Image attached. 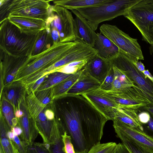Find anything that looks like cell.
Instances as JSON below:
<instances>
[{
    "instance_id": "49",
    "label": "cell",
    "mask_w": 153,
    "mask_h": 153,
    "mask_svg": "<svg viewBox=\"0 0 153 153\" xmlns=\"http://www.w3.org/2000/svg\"><path fill=\"white\" fill-rule=\"evenodd\" d=\"M23 114L24 112L20 108L17 110L15 112V116L17 119L22 117L23 116Z\"/></svg>"
},
{
    "instance_id": "23",
    "label": "cell",
    "mask_w": 153,
    "mask_h": 153,
    "mask_svg": "<svg viewBox=\"0 0 153 153\" xmlns=\"http://www.w3.org/2000/svg\"><path fill=\"white\" fill-rule=\"evenodd\" d=\"M45 110L41 112L34 120L38 133L42 137L44 143H48L52 133L54 120L47 119L45 114Z\"/></svg>"
},
{
    "instance_id": "52",
    "label": "cell",
    "mask_w": 153,
    "mask_h": 153,
    "mask_svg": "<svg viewBox=\"0 0 153 153\" xmlns=\"http://www.w3.org/2000/svg\"><path fill=\"white\" fill-rule=\"evenodd\" d=\"M150 50L151 53L153 55V43L151 45L150 47Z\"/></svg>"
},
{
    "instance_id": "29",
    "label": "cell",
    "mask_w": 153,
    "mask_h": 153,
    "mask_svg": "<svg viewBox=\"0 0 153 153\" xmlns=\"http://www.w3.org/2000/svg\"><path fill=\"white\" fill-rule=\"evenodd\" d=\"M26 94L27 95L25 97L29 117L34 120L47 107L36 97L33 92Z\"/></svg>"
},
{
    "instance_id": "43",
    "label": "cell",
    "mask_w": 153,
    "mask_h": 153,
    "mask_svg": "<svg viewBox=\"0 0 153 153\" xmlns=\"http://www.w3.org/2000/svg\"><path fill=\"white\" fill-rule=\"evenodd\" d=\"M50 27L51 30V35L54 44L60 42L59 35L58 31L53 27Z\"/></svg>"
},
{
    "instance_id": "4",
    "label": "cell",
    "mask_w": 153,
    "mask_h": 153,
    "mask_svg": "<svg viewBox=\"0 0 153 153\" xmlns=\"http://www.w3.org/2000/svg\"><path fill=\"white\" fill-rule=\"evenodd\" d=\"M141 0H112L96 6L76 10L88 21L94 31L101 22L124 16L129 9Z\"/></svg>"
},
{
    "instance_id": "18",
    "label": "cell",
    "mask_w": 153,
    "mask_h": 153,
    "mask_svg": "<svg viewBox=\"0 0 153 153\" xmlns=\"http://www.w3.org/2000/svg\"><path fill=\"white\" fill-rule=\"evenodd\" d=\"M26 94L25 86L20 82L16 81L4 88L0 97H3L10 103L15 112L20 109L21 104Z\"/></svg>"
},
{
    "instance_id": "12",
    "label": "cell",
    "mask_w": 153,
    "mask_h": 153,
    "mask_svg": "<svg viewBox=\"0 0 153 153\" xmlns=\"http://www.w3.org/2000/svg\"><path fill=\"white\" fill-rule=\"evenodd\" d=\"M113 126L118 138L134 142L153 153V136L116 120H113Z\"/></svg>"
},
{
    "instance_id": "6",
    "label": "cell",
    "mask_w": 153,
    "mask_h": 153,
    "mask_svg": "<svg viewBox=\"0 0 153 153\" xmlns=\"http://www.w3.org/2000/svg\"><path fill=\"white\" fill-rule=\"evenodd\" d=\"M124 16L138 29L143 40L153 43V0H141Z\"/></svg>"
},
{
    "instance_id": "28",
    "label": "cell",
    "mask_w": 153,
    "mask_h": 153,
    "mask_svg": "<svg viewBox=\"0 0 153 153\" xmlns=\"http://www.w3.org/2000/svg\"><path fill=\"white\" fill-rule=\"evenodd\" d=\"M112 67L114 79L110 91L123 90L138 86L120 70L115 67Z\"/></svg>"
},
{
    "instance_id": "22",
    "label": "cell",
    "mask_w": 153,
    "mask_h": 153,
    "mask_svg": "<svg viewBox=\"0 0 153 153\" xmlns=\"http://www.w3.org/2000/svg\"><path fill=\"white\" fill-rule=\"evenodd\" d=\"M112 0H61L52 1L55 5L71 10L100 5Z\"/></svg>"
},
{
    "instance_id": "9",
    "label": "cell",
    "mask_w": 153,
    "mask_h": 153,
    "mask_svg": "<svg viewBox=\"0 0 153 153\" xmlns=\"http://www.w3.org/2000/svg\"><path fill=\"white\" fill-rule=\"evenodd\" d=\"M108 59L112 66L120 70L139 86L153 103V82L131 60L120 51Z\"/></svg>"
},
{
    "instance_id": "54",
    "label": "cell",
    "mask_w": 153,
    "mask_h": 153,
    "mask_svg": "<svg viewBox=\"0 0 153 153\" xmlns=\"http://www.w3.org/2000/svg\"><path fill=\"white\" fill-rule=\"evenodd\" d=\"M17 153H19V152H17Z\"/></svg>"
},
{
    "instance_id": "40",
    "label": "cell",
    "mask_w": 153,
    "mask_h": 153,
    "mask_svg": "<svg viewBox=\"0 0 153 153\" xmlns=\"http://www.w3.org/2000/svg\"><path fill=\"white\" fill-rule=\"evenodd\" d=\"M13 140L16 148L19 153H26L27 146L17 136H15Z\"/></svg>"
},
{
    "instance_id": "45",
    "label": "cell",
    "mask_w": 153,
    "mask_h": 153,
    "mask_svg": "<svg viewBox=\"0 0 153 153\" xmlns=\"http://www.w3.org/2000/svg\"><path fill=\"white\" fill-rule=\"evenodd\" d=\"M11 131L13 133L15 136L21 135L23 131L22 128L19 126H16L11 129Z\"/></svg>"
},
{
    "instance_id": "51",
    "label": "cell",
    "mask_w": 153,
    "mask_h": 153,
    "mask_svg": "<svg viewBox=\"0 0 153 153\" xmlns=\"http://www.w3.org/2000/svg\"><path fill=\"white\" fill-rule=\"evenodd\" d=\"M7 135L10 140H13L15 136L11 131H8L7 132Z\"/></svg>"
},
{
    "instance_id": "15",
    "label": "cell",
    "mask_w": 153,
    "mask_h": 153,
    "mask_svg": "<svg viewBox=\"0 0 153 153\" xmlns=\"http://www.w3.org/2000/svg\"><path fill=\"white\" fill-rule=\"evenodd\" d=\"M112 67L108 59L97 54L88 60L83 69L101 84Z\"/></svg>"
},
{
    "instance_id": "32",
    "label": "cell",
    "mask_w": 153,
    "mask_h": 153,
    "mask_svg": "<svg viewBox=\"0 0 153 153\" xmlns=\"http://www.w3.org/2000/svg\"><path fill=\"white\" fill-rule=\"evenodd\" d=\"M90 59L74 61L61 67L55 72L68 74H74L81 71Z\"/></svg>"
},
{
    "instance_id": "11",
    "label": "cell",
    "mask_w": 153,
    "mask_h": 153,
    "mask_svg": "<svg viewBox=\"0 0 153 153\" xmlns=\"http://www.w3.org/2000/svg\"><path fill=\"white\" fill-rule=\"evenodd\" d=\"M0 94L4 88L14 81L19 69L30 56L17 57L12 56L1 50Z\"/></svg>"
},
{
    "instance_id": "46",
    "label": "cell",
    "mask_w": 153,
    "mask_h": 153,
    "mask_svg": "<svg viewBox=\"0 0 153 153\" xmlns=\"http://www.w3.org/2000/svg\"><path fill=\"white\" fill-rule=\"evenodd\" d=\"M138 69L143 72L145 70V66L141 61H138L135 64Z\"/></svg>"
},
{
    "instance_id": "47",
    "label": "cell",
    "mask_w": 153,
    "mask_h": 153,
    "mask_svg": "<svg viewBox=\"0 0 153 153\" xmlns=\"http://www.w3.org/2000/svg\"><path fill=\"white\" fill-rule=\"evenodd\" d=\"M150 116V120L147 124L149 129L153 133V117Z\"/></svg>"
},
{
    "instance_id": "36",
    "label": "cell",
    "mask_w": 153,
    "mask_h": 153,
    "mask_svg": "<svg viewBox=\"0 0 153 153\" xmlns=\"http://www.w3.org/2000/svg\"><path fill=\"white\" fill-rule=\"evenodd\" d=\"M114 79V72L112 66L104 81L100 85L99 88L104 91H110L112 89Z\"/></svg>"
},
{
    "instance_id": "44",
    "label": "cell",
    "mask_w": 153,
    "mask_h": 153,
    "mask_svg": "<svg viewBox=\"0 0 153 153\" xmlns=\"http://www.w3.org/2000/svg\"><path fill=\"white\" fill-rule=\"evenodd\" d=\"M45 114L48 120H52L54 119L55 114L52 110L50 109H46L45 111Z\"/></svg>"
},
{
    "instance_id": "26",
    "label": "cell",
    "mask_w": 153,
    "mask_h": 153,
    "mask_svg": "<svg viewBox=\"0 0 153 153\" xmlns=\"http://www.w3.org/2000/svg\"><path fill=\"white\" fill-rule=\"evenodd\" d=\"M0 128V149L3 153H16V149L13 140H10L7 135V132L11 131V129L1 111Z\"/></svg>"
},
{
    "instance_id": "3",
    "label": "cell",
    "mask_w": 153,
    "mask_h": 153,
    "mask_svg": "<svg viewBox=\"0 0 153 153\" xmlns=\"http://www.w3.org/2000/svg\"><path fill=\"white\" fill-rule=\"evenodd\" d=\"M75 41L54 44L49 49L30 56L19 70L13 82L20 81L32 74L40 72L59 61L67 54Z\"/></svg>"
},
{
    "instance_id": "50",
    "label": "cell",
    "mask_w": 153,
    "mask_h": 153,
    "mask_svg": "<svg viewBox=\"0 0 153 153\" xmlns=\"http://www.w3.org/2000/svg\"><path fill=\"white\" fill-rule=\"evenodd\" d=\"M143 73L153 82V76L151 75L148 70H145Z\"/></svg>"
},
{
    "instance_id": "31",
    "label": "cell",
    "mask_w": 153,
    "mask_h": 153,
    "mask_svg": "<svg viewBox=\"0 0 153 153\" xmlns=\"http://www.w3.org/2000/svg\"><path fill=\"white\" fill-rule=\"evenodd\" d=\"M73 74L59 72L49 74L36 91H40L53 87Z\"/></svg>"
},
{
    "instance_id": "24",
    "label": "cell",
    "mask_w": 153,
    "mask_h": 153,
    "mask_svg": "<svg viewBox=\"0 0 153 153\" xmlns=\"http://www.w3.org/2000/svg\"><path fill=\"white\" fill-rule=\"evenodd\" d=\"M54 126L51 137L48 142L50 153H65L62 136L64 129L55 117Z\"/></svg>"
},
{
    "instance_id": "1",
    "label": "cell",
    "mask_w": 153,
    "mask_h": 153,
    "mask_svg": "<svg viewBox=\"0 0 153 153\" xmlns=\"http://www.w3.org/2000/svg\"><path fill=\"white\" fill-rule=\"evenodd\" d=\"M51 106L56 117L71 138L76 153H87L100 143L107 118L82 94L55 99Z\"/></svg>"
},
{
    "instance_id": "53",
    "label": "cell",
    "mask_w": 153,
    "mask_h": 153,
    "mask_svg": "<svg viewBox=\"0 0 153 153\" xmlns=\"http://www.w3.org/2000/svg\"><path fill=\"white\" fill-rule=\"evenodd\" d=\"M0 153H3L2 150L0 149Z\"/></svg>"
},
{
    "instance_id": "39",
    "label": "cell",
    "mask_w": 153,
    "mask_h": 153,
    "mask_svg": "<svg viewBox=\"0 0 153 153\" xmlns=\"http://www.w3.org/2000/svg\"><path fill=\"white\" fill-rule=\"evenodd\" d=\"M48 74L46 75L39 79L34 83L26 88V93L29 94L36 91L45 80Z\"/></svg>"
},
{
    "instance_id": "5",
    "label": "cell",
    "mask_w": 153,
    "mask_h": 153,
    "mask_svg": "<svg viewBox=\"0 0 153 153\" xmlns=\"http://www.w3.org/2000/svg\"><path fill=\"white\" fill-rule=\"evenodd\" d=\"M100 30V33L119 48L120 52L134 64L139 60H144L141 47L137 39L131 37L115 25L103 24Z\"/></svg>"
},
{
    "instance_id": "20",
    "label": "cell",
    "mask_w": 153,
    "mask_h": 153,
    "mask_svg": "<svg viewBox=\"0 0 153 153\" xmlns=\"http://www.w3.org/2000/svg\"><path fill=\"white\" fill-rule=\"evenodd\" d=\"M114 120L143 131L142 124L139 121L138 115L134 109L124 106L118 107L114 111Z\"/></svg>"
},
{
    "instance_id": "7",
    "label": "cell",
    "mask_w": 153,
    "mask_h": 153,
    "mask_svg": "<svg viewBox=\"0 0 153 153\" xmlns=\"http://www.w3.org/2000/svg\"><path fill=\"white\" fill-rule=\"evenodd\" d=\"M46 25L54 28L58 31L60 42H74L77 38L76 25L71 12L58 6L51 5Z\"/></svg>"
},
{
    "instance_id": "42",
    "label": "cell",
    "mask_w": 153,
    "mask_h": 153,
    "mask_svg": "<svg viewBox=\"0 0 153 153\" xmlns=\"http://www.w3.org/2000/svg\"><path fill=\"white\" fill-rule=\"evenodd\" d=\"M114 153H131L122 143L117 144Z\"/></svg>"
},
{
    "instance_id": "38",
    "label": "cell",
    "mask_w": 153,
    "mask_h": 153,
    "mask_svg": "<svg viewBox=\"0 0 153 153\" xmlns=\"http://www.w3.org/2000/svg\"><path fill=\"white\" fill-rule=\"evenodd\" d=\"M26 153H50L45 148L44 144L34 142L26 147Z\"/></svg>"
},
{
    "instance_id": "27",
    "label": "cell",
    "mask_w": 153,
    "mask_h": 153,
    "mask_svg": "<svg viewBox=\"0 0 153 153\" xmlns=\"http://www.w3.org/2000/svg\"><path fill=\"white\" fill-rule=\"evenodd\" d=\"M81 71L52 87L53 100L65 95L70 88L77 81L82 72Z\"/></svg>"
},
{
    "instance_id": "16",
    "label": "cell",
    "mask_w": 153,
    "mask_h": 153,
    "mask_svg": "<svg viewBox=\"0 0 153 153\" xmlns=\"http://www.w3.org/2000/svg\"><path fill=\"white\" fill-rule=\"evenodd\" d=\"M7 19L22 33L28 35L37 34L46 27V22L40 19L13 16H8Z\"/></svg>"
},
{
    "instance_id": "13",
    "label": "cell",
    "mask_w": 153,
    "mask_h": 153,
    "mask_svg": "<svg viewBox=\"0 0 153 153\" xmlns=\"http://www.w3.org/2000/svg\"><path fill=\"white\" fill-rule=\"evenodd\" d=\"M85 97L108 120L114 119V111L118 105L104 96L99 87L81 94Z\"/></svg>"
},
{
    "instance_id": "17",
    "label": "cell",
    "mask_w": 153,
    "mask_h": 153,
    "mask_svg": "<svg viewBox=\"0 0 153 153\" xmlns=\"http://www.w3.org/2000/svg\"><path fill=\"white\" fill-rule=\"evenodd\" d=\"M71 11L75 16L77 38L93 48L97 39V33L91 27L87 20L76 10Z\"/></svg>"
},
{
    "instance_id": "25",
    "label": "cell",
    "mask_w": 153,
    "mask_h": 153,
    "mask_svg": "<svg viewBox=\"0 0 153 153\" xmlns=\"http://www.w3.org/2000/svg\"><path fill=\"white\" fill-rule=\"evenodd\" d=\"M54 44L49 26H46L45 30L39 33L31 56L41 53L50 48Z\"/></svg>"
},
{
    "instance_id": "14",
    "label": "cell",
    "mask_w": 153,
    "mask_h": 153,
    "mask_svg": "<svg viewBox=\"0 0 153 153\" xmlns=\"http://www.w3.org/2000/svg\"><path fill=\"white\" fill-rule=\"evenodd\" d=\"M20 108L24 112L23 116L18 119L19 126L23 131L20 135L21 140L26 146H27L34 142L38 132L36 127L34 120L29 117L25 98L22 102Z\"/></svg>"
},
{
    "instance_id": "34",
    "label": "cell",
    "mask_w": 153,
    "mask_h": 153,
    "mask_svg": "<svg viewBox=\"0 0 153 153\" xmlns=\"http://www.w3.org/2000/svg\"><path fill=\"white\" fill-rule=\"evenodd\" d=\"M52 87L33 92L36 97L46 107L51 105L53 100L52 97Z\"/></svg>"
},
{
    "instance_id": "8",
    "label": "cell",
    "mask_w": 153,
    "mask_h": 153,
    "mask_svg": "<svg viewBox=\"0 0 153 153\" xmlns=\"http://www.w3.org/2000/svg\"><path fill=\"white\" fill-rule=\"evenodd\" d=\"M50 0H10L4 19L9 16H18L40 19L46 22L49 16Z\"/></svg>"
},
{
    "instance_id": "48",
    "label": "cell",
    "mask_w": 153,
    "mask_h": 153,
    "mask_svg": "<svg viewBox=\"0 0 153 153\" xmlns=\"http://www.w3.org/2000/svg\"><path fill=\"white\" fill-rule=\"evenodd\" d=\"M153 117V104L148 105L143 107Z\"/></svg>"
},
{
    "instance_id": "19",
    "label": "cell",
    "mask_w": 153,
    "mask_h": 153,
    "mask_svg": "<svg viewBox=\"0 0 153 153\" xmlns=\"http://www.w3.org/2000/svg\"><path fill=\"white\" fill-rule=\"evenodd\" d=\"M101 84L82 69L78 80L66 95L81 94L98 88Z\"/></svg>"
},
{
    "instance_id": "37",
    "label": "cell",
    "mask_w": 153,
    "mask_h": 153,
    "mask_svg": "<svg viewBox=\"0 0 153 153\" xmlns=\"http://www.w3.org/2000/svg\"><path fill=\"white\" fill-rule=\"evenodd\" d=\"M62 136L65 153H76L71 137L68 134L65 129L62 133Z\"/></svg>"
},
{
    "instance_id": "10",
    "label": "cell",
    "mask_w": 153,
    "mask_h": 153,
    "mask_svg": "<svg viewBox=\"0 0 153 153\" xmlns=\"http://www.w3.org/2000/svg\"><path fill=\"white\" fill-rule=\"evenodd\" d=\"M102 90L104 96L114 102L119 106L125 107L136 110L153 104L145 93L138 86L116 91Z\"/></svg>"
},
{
    "instance_id": "21",
    "label": "cell",
    "mask_w": 153,
    "mask_h": 153,
    "mask_svg": "<svg viewBox=\"0 0 153 153\" xmlns=\"http://www.w3.org/2000/svg\"><path fill=\"white\" fill-rule=\"evenodd\" d=\"M101 57L108 59L119 52V48L101 33H97V38L93 47Z\"/></svg>"
},
{
    "instance_id": "33",
    "label": "cell",
    "mask_w": 153,
    "mask_h": 153,
    "mask_svg": "<svg viewBox=\"0 0 153 153\" xmlns=\"http://www.w3.org/2000/svg\"><path fill=\"white\" fill-rule=\"evenodd\" d=\"M117 145L113 142L100 143L93 146L87 153H114Z\"/></svg>"
},
{
    "instance_id": "35",
    "label": "cell",
    "mask_w": 153,
    "mask_h": 153,
    "mask_svg": "<svg viewBox=\"0 0 153 153\" xmlns=\"http://www.w3.org/2000/svg\"><path fill=\"white\" fill-rule=\"evenodd\" d=\"M120 139L131 153H153L134 142L124 138Z\"/></svg>"
},
{
    "instance_id": "30",
    "label": "cell",
    "mask_w": 153,
    "mask_h": 153,
    "mask_svg": "<svg viewBox=\"0 0 153 153\" xmlns=\"http://www.w3.org/2000/svg\"><path fill=\"white\" fill-rule=\"evenodd\" d=\"M0 111L11 130L18 123V120L15 116L13 106L3 97H0Z\"/></svg>"
},
{
    "instance_id": "41",
    "label": "cell",
    "mask_w": 153,
    "mask_h": 153,
    "mask_svg": "<svg viewBox=\"0 0 153 153\" xmlns=\"http://www.w3.org/2000/svg\"><path fill=\"white\" fill-rule=\"evenodd\" d=\"M138 116L139 120L140 123L145 124L148 123L151 116L146 111H143L140 113Z\"/></svg>"
},
{
    "instance_id": "2",
    "label": "cell",
    "mask_w": 153,
    "mask_h": 153,
    "mask_svg": "<svg viewBox=\"0 0 153 153\" xmlns=\"http://www.w3.org/2000/svg\"><path fill=\"white\" fill-rule=\"evenodd\" d=\"M39 33L28 35L22 33L7 18L0 22V49L14 56H31Z\"/></svg>"
}]
</instances>
